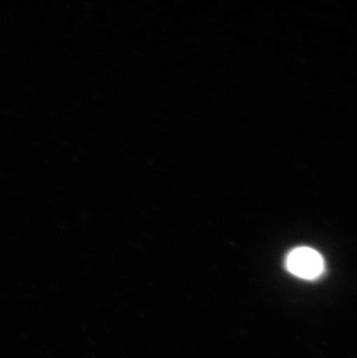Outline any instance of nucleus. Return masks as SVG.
Instances as JSON below:
<instances>
[{"label":"nucleus","mask_w":357,"mask_h":358,"mask_svg":"<svg viewBox=\"0 0 357 358\" xmlns=\"http://www.w3.org/2000/svg\"><path fill=\"white\" fill-rule=\"evenodd\" d=\"M286 269L300 280H318L325 271V261L318 250L297 247L286 255Z\"/></svg>","instance_id":"nucleus-1"}]
</instances>
